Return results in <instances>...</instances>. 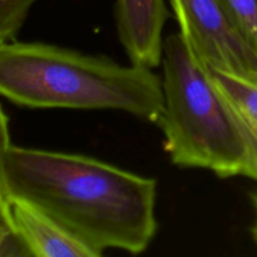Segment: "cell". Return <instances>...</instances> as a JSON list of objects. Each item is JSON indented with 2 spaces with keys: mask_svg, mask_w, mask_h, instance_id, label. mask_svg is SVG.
I'll list each match as a JSON object with an SVG mask.
<instances>
[{
  "mask_svg": "<svg viewBox=\"0 0 257 257\" xmlns=\"http://www.w3.org/2000/svg\"><path fill=\"white\" fill-rule=\"evenodd\" d=\"M5 188L100 256L108 248L142 253L157 232V181L88 156L12 146Z\"/></svg>",
  "mask_w": 257,
  "mask_h": 257,
  "instance_id": "obj_1",
  "label": "cell"
},
{
  "mask_svg": "<svg viewBox=\"0 0 257 257\" xmlns=\"http://www.w3.org/2000/svg\"><path fill=\"white\" fill-rule=\"evenodd\" d=\"M0 95L38 109H115L157 124L165 107L162 78L47 43H0Z\"/></svg>",
  "mask_w": 257,
  "mask_h": 257,
  "instance_id": "obj_2",
  "label": "cell"
},
{
  "mask_svg": "<svg viewBox=\"0 0 257 257\" xmlns=\"http://www.w3.org/2000/svg\"><path fill=\"white\" fill-rule=\"evenodd\" d=\"M165 107L157 124L173 165L203 168L221 178L245 175L247 151L208 68L181 33L163 43Z\"/></svg>",
  "mask_w": 257,
  "mask_h": 257,
  "instance_id": "obj_3",
  "label": "cell"
},
{
  "mask_svg": "<svg viewBox=\"0 0 257 257\" xmlns=\"http://www.w3.org/2000/svg\"><path fill=\"white\" fill-rule=\"evenodd\" d=\"M180 33L210 69L257 79V50L221 0H170Z\"/></svg>",
  "mask_w": 257,
  "mask_h": 257,
  "instance_id": "obj_4",
  "label": "cell"
},
{
  "mask_svg": "<svg viewBox=\"0 0 257 257\" xmlns=\"http://www.w3.org/2000/svg\"><path fill=\"white\" fill-rule=\"evenodd\" d=\"M167 18L165 0H115L118 39L132 64L153 69L162 63Z\"/></svg>",
  "mask_w": 257,
  "mask_h": 257,
  "instance_id": "obj_5",
  "label": "cell"
},
{
  "mask_svg": "<svg viewBox=\"0 0 257 257\" xmlns=\"http://www.w3.org/2000/svg\"><path fill=\"white\" fill-rule=\"evenodd\" d=\"M17 230L32 257H99L100 255L34 206L9 198Z\"/></svg>",
  "mask_w": 257,
  "mask_h": 257,
  "instance_id": "obj_6",
  "label": "cell"
},
{
  "mask_svg": "<svg viewBox=\"0 0 257 257\" xmlns=\"http://www.w3.org/2000/svg\"><path fill=\"white\" fill-rule=\"evenodd\" d=\"M208 72L242 135L247 151L243 176L257 182V79L210 68Z\"/></svg>",
  "mask_w": 257,
  "mask_h": 257,
  "instance_id": "obj_7",
  "label": "cell"
},
{
  "mask_svg": "<svg viewBox=\"0 0 257 257\" xmlns=\"http://www.w3.org/2000/svg\"><path fill=\"white\" fill-rule=\"evenodd\" d=\"M0 257H32L13 220L9 197L3 193H0Z\"/></svg>",
  "mask_w": 257,
  "mask_h": 257,
  "instance_id": "obj_8",
  "label": "cell"
},
{
  "mask_svg": "<svg viewBox=\"0 0 257 257\" xmlns=\"http://www.w3.org/2000/svg\"><path fill=\"white\" fill-rule=\"evenodd\" d=\"M38 0H0V43L15 38Z\"/></svg>",
  "mask_w": 257,
  "mask_h": 257,
  "instance_id": "obj_9",
  "label": "cell"
},
{
  "mask_svg": "<svg viewBox=\"0 0 257 257\" xmlns=\"http://www.w3.org/2000/svg\"><path fill=\"white\" fill-rule=\"evenodd\" d=\"M221 3L257 50V0H221Z\"/></svg>",
  "mask_w": 257,
  "mask_h": 257,
  "instance_id": "obj_10",
  "label": "cell"
},
{
  "mask_svg": "<svg viewBox=\"0 0 257 257\" xmlns=\"http://www.w3.org/2000/svg\"><path fill=\"white\" fill-rule=\"evenodd\" d=\"M12 143H10L9 135V120L7 114L0 105V193L7 196V188H5V161L7 155L9 152Z\"/></svg>",
  "mask_w": 257,
  "mask_h": 257,
  "instance_id": "obj_11",
  "label": "cell"
},
{
  "mask_svg": "<svg viewBox=\"0 0 257 257\" xmlns=\"http://www.w3.org/2000/svg\"><path fill=\"white\" fill-rule=\"evenodd\" d=\"M253 203H255L256 221H255V225H253V227H252V236H253V240H255V242L257 245V195L253 196Z\"/></svg>",
  "mask_w": 257,
  "mask_h": 257,
  "instance_id": "obj_12",
  "label": "cell"
}]
</instances>
